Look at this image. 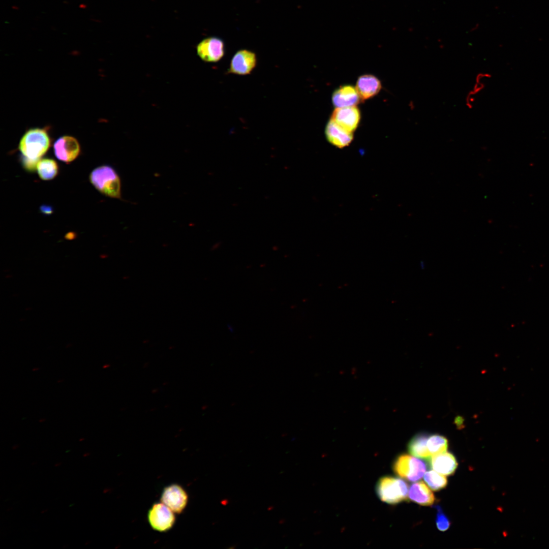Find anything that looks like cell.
Instances as JSON below:
<instances>
[{
  "instance_id": "cell-21",
  "label": "cell",
  "mask_w": 549,
  "mask_h": 549,
  "mask_svg": "<svg viewBox=\"0 0 549 549\" xmlns=\"http://www.w3.org/2000/svg\"><path fill=\"white\" fill-rule=\"evenodd\" d=\"M435 507L437 510L436 518L437 527L441 531H446L449 528L451 523L440 506H436Z\"/></svg>"
},
{
  "instance_id": "cell-22",
  "label": "cell",
  "mask_w": 549,
  "mask_h": 549,
  "mask_svg": "<svg viewBox=\"0 0 549 549\" xmlns=\"http://www.w3.org/2000/svg\"><path fill=\"white\" fill-rule=\"evenodd\" d=\"M39 160H32L25 157H23L22 159V163L24 168L30 171H33L36 170L37 167V165L39 162Z\"/></svg>"
},
{
  "instance_id": "cell-25",
  "label": "cell",
  "mask_w": 549,
  "mask_h": 549,
  "mask_svg": "<svg viewBox=\"0 0 549 549\" xmlns=\"http://www.w3.org/2000/svg\"><path fill=\"white\" fill-rule=\"evenodd\" d=\"M90 455V453L87 452L84 453L83 454V457H87L88 456H89Z\"/></svg>"
},
{
  "instance_id": "cell-31",
  "label": "cell",
  "mask_w": 549,
  "mask_h": 549,
  "mask_svg": "<svg viewBox=\"0 0 549 549\" xmlns=\"http://www.w3.org/2000/svg\"><path fill=\"white\" fill-rule=\"evenodd\" d=\"M36 463H37V462H35L32 463V465H34L35 464H36Z\"/></svg>"
},
{
  "instance_id": "cell-8",
  "label": "cell",
  "mask_w": 549,
  "mask_h": 549,
  "mask_svg": "<svg viewBox=\"0 0 549 549\" xmlns=\"http://www.w3.org/2000/svg\"><path fill=\"white\" fill-rule=\"evenodd\" d=\"M257 63L255 53L247 49L239 50L232 56L227 73L238 75H248L255 68Z\"/></svg>"
},
{
  "instance_id": "cell-23",
  "label": "cell",
  "mask_w": 549,
  "mask_h": 549,
  "mask_svg": "<svg viewBox=\"0 0 549 549\" xmlns=\"http://www.w3.org/2000/svg\"><path fill=\"white\" fill-rule=\"evenodd\" d=\"M48 207H43L42 208L43 209V211H44L45 213H49V211H50L51 210H50V208H48Z\"/></svg>"
},
{
  "instance_id": "cell-10",
  "label": "cell",
  "mask_w": 549,
  "mask_h": 549,
  "mask_svg": "<svg viewBox=\"0 0 549 549\" xmlns=\"http://www.w3.org/2000/svg\"><path fill=\"white\" fill-rule=\"evenodd\" d=\"M56 157L63 162L69 163L74 160L80 151L79 144L74 137L65 136L58 138L54 144Z\"/></svg>"
},
{
  "instance_id": "cell-5",
  "label": "cell",
  "mask_w": 549,
  "mask_h": 549,
  "mask_svg": "<svg viewBox=\"0 0 549 549\" xmlns=\"http://www.w3.org/2000/svg\"><path fill=\"white\" fill-rule=\"evenodd\" d=\"M174 513L162 502L153 504L148 510V521L155 530L163 532L169 530L175 522Z\"/></svg>"
},
{
  "instance_id": "cell-16",
  "label": "cell",
  "mask_w": 549,
  "mask_h": 549,
  "mask_svg": "<svg viewBox=\"0 0 549 549\" xmlns=\"http://www.w3.org/2000/svg\"><path fill=\"white\" fill-rule=\"evenodd\" d=\"M429 436L425 433H419L414 436L408 445L409 453L418 458L430 459L431 454L427 446Z\"/></svg>"
},
{
  "instance_id": "cell-11",
  "label": "cell",
  "mask_w": 549,
  "mask_h": 549,
  "mask_svg": "<svg viewBox=\"0 0 549 549\" xmlns=\"http://www.w3.org/2000/svg\"><path fill=\"white\" fill-rule=\"evenodd\" d=\"M325 135L329 142L341 148L348 146L353 139V133L344 129L332 120L326 126Z\"/></svg>"
},
{
  "instance_id": "cell-26",
  "label": "cell",
  "mask_w": 549,
  "mask_h": 549,
  "mask_svg": "<svg viewBox=\"0 0 549 549\" xmlns=\"http://www.w3.org/2000/svg\"><path fill=\"white\" fill-rule=\"evenodd\" d=\"M61 464H62V462H58V463H56V464H55L54 466H55V467H58V466H60V465Z\"/></svg>"
},
{
  "instance_id": "cell-24",
  "label": "cell",
  "mask_w": 549,
  "mask_h": 549,
  "mask_svg": "<svg viewBox=\"0 0 549 549\" xmlns=\"http://www.w3.org/2000/svg\"><path fill=\"white\" fill-rule=\"evenodd\" d=\"M18 447H19V445L18 444H15L12 446V449L13 450H15V449H17Z\"/></svg>"
},
{
  "instance_id": "cell-14",
  "label": "cell",
  "mask_w": 549,
  "mask_h": 549,
  "mask_svg": "<svg viewBox=\"0 0 549 549\" xmlns=\"http://www.w3.org/2000/svg\"><path fill=\"white\" fill-rule=\"evenodd\" d=\"M355 88L360 98L365 100L377 94L381 88V84L376 77L363 75L358 78Z\"/></svg>"
},
{
  "instance_id": "cell-13",
  "label": "cell",
  "mask_w": 549,
  "mask_h": 549,
  "mask_svg": "<svg viewBox=\"0 0 549 549\" xmlns=\"http://www.w3.org/2000/svg\"><path fill=\"white\" fill-rule=\"evenodd\" d=\"M430 463L435 471L445 476L452 475L458 467L455 456L446 451L434 455L431 458Z\"/></svg>"
},
{
  "instance_id": "cell-29",
  "label": "cell",
  "mask_w": 549,
  "mask_h": 549,
  "mask_svg": "<svg viewBox=\"0 0 549 549\" xmlns=\"http://www.w3.org/2000/svg\"><path fill=\"white\" fill-rule=\"evenodd\" d=\"M39 370V368H34V369H33V371H37V370Z\"/></svg>"
},
{
  "instance_id": "cell-15",
  "label": "cell",
  "mask_w": 549,
  "mask_h": 549,
  "mask_svg": "<svg viewBox=\"0 0 549 549\" xmlns=\"http://www.w3.org/2000/svg\"><path fill=\"white\" fill-rule=\"evenodd\" d=\"M408 497L411 501L423 506L431 505L435 501L433 492L423 481L411 484L409 489Z\"/></svg>"
},
{
  "instance_id": "cell-1",
  "label": "cell",
  "mask_w": 549,
  "mask_h": 549,
  "mask_svg": "<svg viewBox=\"0 0 549 549\" xmlns=\"http://www.w3.org/2000/svg\"><path fill=\"white\" fill-rule=\"evenodd\" d=\"M50 145L49 136L45 129L35 128L27 131L21 138L19 149L23 157L39 160Z\"/></svg>"
},
{
  "instance_id": "cell-17",
  "label": "cell",
  "mask_w": 549,
  "mask_h": 549,
  "mask_svg": "<svg viewBox=\"0 0 549 549\" xmlns=\"http://www.w3.org/2000/svg\"><path fill=\"white\" fill-rule=\"evenodd\" d=\"M491 77V74L487 73L480 72L476 75L473 86L471 90L468 92L465 98V104L469 109L473 108L476 97L484 90L486 80Z\"/></svg>"
},
{
  "instance_id": "cell-6",
  "label": "cell",
  "mask_w": 549,
  "mask_h": 549,
  "mask_svg": "<svg viewBox=\"0 0 549 549\" xmlns=\"http://www.w3.org/2000/svg\"><path fill=\"white\" fill-rule=\"evenodd\" d=\"M160 500L174 513L179 514L187 505L188 495L181 486L173 483L164 487Z\"/></svg>"
},
{
  "instance_id": "cell-30",
  "label": "cell",
  "mask_w": 549,
  "mask_h": 549,
  "mask_svg": "<svg viewBox=\"0 0 549 549\" xmlns=\"http://www.w3.org/2000/svg\"><path fill=\"white\" fill-rule=\"evenodd\" d=\"M84 439V438H80L79 441H81L83 440Z\"/></svg>"
},
{
  "instance_id": "cell-32",
  "label": "cell",
  "mask_w": 549,
  "mask_h": 549,
  "mask_svg": "<svg viewBox=\"0 0 549 549\" xmlns=\"http://www.w3.org/2000/svg\"><path fill=\"white\" fill-rule=\"evenodd\" d=\"M67 546V545H64V547H63V548H66V547Z\"/></svg>"
},
{
  "instance_id": "cell-2",
  "label": "cell",
  "mask_w": 549,
  "mask_h": 549,
  "mask_svg": "<svg viewBox=\"0 0 549 549\" xmlns=\"http://www.w3.org/2000/svg\"><path fill=\"white\" fill-rule=\"evenodd\" d=\"M89 179L93 186L107 196L121 198V182L116 171L108 165L100 166L90 173Z\"/></svg>"
},
{
  "instance_id": "cell-18",
  "label": "cell",
  "mask_w": 549,
  "mask_h": 549,
  "mask_svg": "<svg viewBox=\"0 0 549 549\" xmlns=\"http://www.w3.org/2000/svg\"><path fill=\"white\" fill-rule=\"evenodd\" d=\"M37 169L40 177L43 180L53 179L58 172L56 162L50 159L40 160L38 163Z\"/></svg>"
},
{
  "instance_id": "cell-9",
  "label": "cell",
  "mask_w": 549,
  "mask_h": 549,
  "mask_svg": "<svg viewBox=\"0 0 549 549\" xmlns=\"http://www.w3.org/2000/svg\"><path fill=\"white\" fill-rule=\"evenodd\" d=\"M360 118L359 109L355 106L336 108L330 120L346 131L353 133L357 128Z\"/></svg>"
},
{
  "instance_id": "cell-27",
  "label": "cell",
  "mask_w": 549,
  "mask_h": 549,
  "mask_svg": "<svg viewBox=\"0 0 549 549\" xmlns=\"http://www.w3.org/2000/svg\"><path fill=\"white\" fill-rule=\"evenodd\" d=\"M47 511V509H44L43 510H42V511L41 512V513H45V512H46Z\"/></svg>"
},
{
  "instance_id": "cell-19",
  "label": "cell",
  "mask_w": 549,
  "mask_h": 549,
  "mask_svg": "<svg viewBox=\"0 0 549 549\" xmlns=\"http://www.w3.org/2000/svg\"><path fill=\"white\" fill-rule=\"evenodd\" d=\"M427 446L431 455L446 451L448 448L447 439L443 436L434 434L429 436Z\"/></svg>"
},
{
  "instance_id": "cell-20",
  "label": "cell",
  "mask_w": 549,
  "mask_h": 549,
  "mask_svg": "<svg viewBox=\"0 0 549 549\" xmlns=\"http://www.w3.org/2000/svg\"><path fill=\"white\" fill-rule=\"evenodd\" d=\"M424 480L430 489L434 491L444 488L447 484L446 477L435 470H430L425 472Z\"/></svg>"
},
{
  "instance_id": "cell-3",
  "label": "cell",
  "mask_w": 549,
  "mask_h": 549,
  "mask_svg": "<svg viewBox=\"0 0 549 549\" xmlns=\"http://www.w3.org/2000/svg\"><path fill=\"white\" fill-rule=\"evenodd\" d=\"M408 486L402 479L391 476H384L378 481L376 492L379 498L388 504H396L408 497Z\"/></svg>"
},
{
  "instance_id": "cell-12",
  "label": "cell",
  "mask_w": 549,
  "mask_h": 549,
  "mask_svg": "<svg viewBox=\"0 0 549 549\" xmlns=\"http://www.w3.org/2000/svg\"><path fill=\"white\" fill-rule=\"evenodd\" d=\"M359 99L356 88L351 85L340 87L334 92L332 96L333 104L336 108L356 106Z\"/></svg>"
},
{
  "instance_id": "cell-4",
  "label": "cell",
  "mask_w": 549,
  "mask_h": 549,
  "mask_svg": "<svg viewBox=\"0 0 549 549\" xmlns=\"http://www.w3.org/2000/svg\"><path fill=\"white\" fill-rule=\"evenodd\" d=\"M424 462L407 454L398 456L392 464V469L395 474L409 481L420 479L426 471Z\"/></svg>"
},
{
  "instance_id": "cell-28",
  "label": "cell",
  "mask_w": 549,
  "mask_h": 549,
  "mask_svg": "<svg viewBox=\"0 0 549 549\" xmlns=\"http://www.w3.org/2000/svg\"><path fill=\"white\" fill-rule=\"evenodd\" d=\"M90 543V542L89 541H87L86 542H85V545H87L88 544H89Z\"/></svg>"
},
{
  "instance_id": "cell-7",
  "label": "cell",
  "mask_w": 549,
  "mask_h": 549,
  "mask_svg": "<svg viewBox=\"0 0 549 549\" xmlns=\"http://www.w3.org/2000/svg\"><path fill=\"white\" fill-rule=\"evenodd\" d=\"M197 53L203 61L216 63L220 60L225 53V44L222 39L210 37L201 41L197 46Z\"/></svg>"
}]
</instances>
